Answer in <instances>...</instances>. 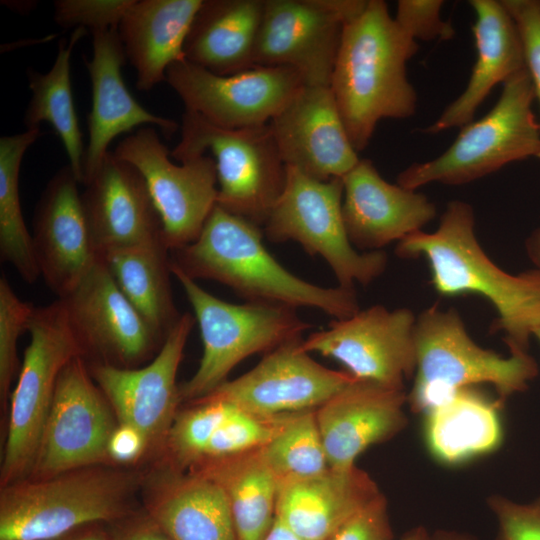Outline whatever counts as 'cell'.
I'll list each match as a JSON object with an SVG mask.
<instances>
[{"label": "cell", "instance_id": "15", "mask_svg": "<svg viewBox=\"0 0 540 540\" xmlns=\"http://www.w3.org/2000/svg\"><path fill=\"white\" fill-rule=\"evenodd\" d=\"M416 317L408 308L374 305L302 339V348L337 360L354 378L404 388L414 376Z\"/></svg>", "mask_w": 540, "mask_h": 540}, {"label": "cell", "instance_id": "10", "mask_svg": "<svg viewBox=\"0 0 540 540\" xmlns=\"http://www.w3.org/2000/svg\"><path fill=\"white\" fill-rule=\"evenodd\" d=\"M343 181L314 179L286 166L283 191L264 226L269 241H295L311 256H321L334 273L338 286H365L387 267L385 252H359L351 244L343 221Z\"/></svg>", "mask_w": 540, "mask_h": 540}, {"label": "cell", "instance_id": "33", "mask_svg": "<svg viewBox=\"0 0 540 540\" xmlns=\"http://www.w3.org/2000/svg\"><path fill=\"white\" fill-rule=\"evenodd\" d=\"M169 252L164 244H156L116 249L100 257L125 297L163 341L182 316L173 298Z\"/></svg>", "mask_w": 540, "mask_h": 540}, {"label": "cell", "instance_id": "22", "mask_svg": "<svg viewBox=\"0 0 540 540\" xmlns=\"http://www.w3.org/2000/svg\"><path fill=\"white\" fill-rule=\"evenodd\" d=\"M84 185L82 203L100 257L116 249L164 244L146 183L131 164L109 151Z\"/></svg>", "mask_w": 540, "mask_h": 540}, {"label": "cell", "instance_id": "46", "mask_svg": "<svg viewBox=\"0 0 540 540\" xmlns=\"http://www.w3.org/2000/svg\"><path fill=\"white\" fill-rule=\"evenodd\" d=\"M89 526L77 529L56 540H111L110 536L100 530L87 528Z\"/></svg>", "mask_w": 540, "mask_h": 540}, {"label": "cell", "instance_id": "31", "mask_svg": "<svg viewBox=\"0 0 540 540\" xmlns=\"http://www.w3.org/2000/svg\"><path fill=\"white\" fill-rule=\"evenodd\" d=\"M502 405L467 387L424 413L423 436L430 455L455 466L494 452L503 441Z\"/></svg>", "mask_w": 540, "mask_h": 540}, {"label": "cell", "instance_id": "12", "mask_svg": "<svg viewBox=\"0 0 540 540\" xmlns=\"http://www.w3.org/2000/svg\"><path fill=\"white\" fill-rule=\"evenodd\" d=\"M368 0H264L255 66L296 70L306 85L330 86L344 25Z\"/></svg>", "mask_w": 540, "mask_h": 540}, {"label": "cell", "instance_id": "32", "mask_svg": "<svg viewBox=\"0 0 540 540\" xmlns=\"http://www.w3.org/2000/svg\"><path fill=\"white\" fill-rule=\"evenodd\" d=\"M260 448L190 469L221 487L239 540H263L275 520L278 482Z\"/></svg>", "mask_w": 540, "mask_h": 540}, {"label": "cell", "instance_id": "9", "mask_svg": "<svg viewBox=\"0 0 540 540\" xmlns=\"http://www.w3.org/2000/svg\"><path fill=\"white\" fill-rule=\"evenodd\" d=\"M28 332L30 343L9 398L1 487L30 475L58 377L72 358L82 356L59 299L47 306L34 307Z\"/></svg>", "mask_w": 540, "mask_h": 540}, {"label": "cell", "instance_id": "19", "mask_svg": "<svg viewBox=\"0 0 540 540\" xmlns=\"http://www.w3.org/2000/svg\"><path fill=\"white\" fill-rule=\"evenodd\" d=\"M78 184L71 167H62L45 187L33 219L40 274L58 298L71 292L100 260Z\"/></svg>", "mask_w": 540, "mask_h": 540}, {"label": "cell", "instance_id": "23", "mask_svg": "<svg viewBox=\"0 0 540 540\" xmlns=\"http://www.w3.org/2000/svg\"><path fill=\"white\" fill-rule=\"evenodd\" d=\"M342 181L343 221L356 249L379 251L422 231L436 216L424 194L387 182L369 159H360Z\"/></svg>", "mask_w": 540, "mask_h": 540}, {"label": "cell", "instance_id": "13", "mask_svg": "<svg viewBox=\"0 0 540 540\" xmlns=\"http://www.w3.org/2000/svg\"><path fill=\"white\" fill-rule=\"evenodd\" d=\"M113 409L78 355L62 369L30 475L60 473L110 464L109 438L117 425Z\"/></svg>", "mask_w": 540, "mask_h": 540}, {"label": "cell", "instance_id": "38", "mask_svg": "<svg viewBox=\"0 0 540 540\" xmlns=\"http://www.w3.org/2000/svg\"><path fill=\"white\" fill-rule=\"evenodd\" d=\"M134 0H56L54 21L63 28L92 32L118 28Z\"/></svg>", "mask_w": 540, "mask_h": 540}, {"label": "cell", "instance_id": "4", "mask_svg": "<svg viewBox=\"0 0 540 540\" xmlns=\"http://www.w3.org/2000/svg\"><path fill=\"white\" fill-rule=\"evenodd\" d=\"M144 474L94 465L0 489V540H56L77 529L130 515Z\"/></svg>", "mask_w": 540, "mask_h": 540}, {"label": "cell", "instance_id": "50", "mask_svg": "<svg viewBox=\"0 0 540 540\" xmlns=\"http://www.w3.org/2000/svg\"><path fill=\"white\" fill-rule=\"evenodd\" d=\"M534 337H536V338H537V340H538V341H539V343H540V328H538V329H537V330L535 331V333H534Z\"/></svg>", "mask_w": 540, "mask_h": 540}, {"label": "cell", "instance_id": "5", "mask_svg": "<svg viewBox=\"0 0 540 540\" xmlns=\"http://www.w3.org/2000/svg\"><path fill=\"white\" fill-rule=\"evenodd\" d=\"M414 342V383L407 394L413 412L424 414L457 391L479 384L491 385L503 403L526 390L538 374L527 351H509L503 357L475 343L454 309L424 310L416 317Z\"/></svg>", "mask_w": 540, "mask_h": 540}, {"label": "cell", "instance_id": "17", "mask_svg": "<svg viewBox=\"0 0 540 540\" xmlns=\"http://www.w3.org/2000/svg\"><path fill=\"white\" fill-rule=\"evenodd\" d=\"M58 299L82 357L94 356L91 363L134 368L164 343L125 297L101 258L71 292Z\"/></svg>", "mask_w": 540, "mask_h": 540}, {"label": "cell", "instance_id": "43", "mask_svg": "<svg viewBox=\"0 0 540 540\" xmlns=\"http://www.w3.org/2000/svg\"><path fill=\"white\" fill-rule=\"evenodd\" d=\"M148 453L149 446L144 435L131 425L117 422L107 447L110 464L126 467Z\"/></svg>", "mask_w": 540, "mask_h": 540}, {"label": "cell", "instance_id": "36", "mask_svg": "<svg viewBox=\"0 0 540 540\" xmlns=\"http://www.w3.org/2000/svg\"><path fill=\"white\" fill-rule=\"evenodd\" d=\"M315 410L293 413L260 448L278 487L317 476L330 468Z\"/></svg>", "mask_w": 540, "mask_h": 540}, {"label": "cell", "instance_id": "7", "mask_svg": "<svg viewBox=\"0 0 540 540\" xmlns=\"http://www.w3.org/2000/svg\"><path fill=\"white\" fill-rule=\"evenodd\" d=\"M534 99L532 81L524 69L503 84L497 103L485 116L460 127L452 145L440 156L401 171L397 184L411 190L433 182L462 185L511 162L540 157Z\"/></svg>", "mask_w": 540, "mask_h": 540}, {"label": "cell", "instance_id": "8", "mask_svg": "<svg viewBox=\"0 0 540 540\" xmlns=\"http://www.w3.org/2000/svg\"><path fill=\"white\" fill-rule=\"evenodd\" d=\"M180 130L171 156L183 162L210 152L216 164L217 205L263 227L286 180L269 124L226 129L185 111Z\"/></svg>", "mask_w": 540, "mask_h": 540}, {"label": "cell", "instance_id": "47", "mask_svg": "<svg viewBox=\"0 0 540 540\" xmlns=\"http://www.w3.org/2000/svg\"><path fill=\"white\" fill-rule=\"evenodd\" d=\"M431 536L432 540H477L471 535L454 530H437Z\"/></svg>", "mask_w": 540, "mask_h": 540}, {"label": "cell", "instance_id": "34", "mask_svg": "<svg viewBox=\"0 0 540 540\" xmlns=\"http://www.w3.org/2000/svg\"><path fill=\"white\" fill-rule=\"evenodd\" d=\"M87 29L73 30L69 40L61 39L57 56L46 73L27 68L28 86L32 92L24 114L26 129L40 128L42 122L49 123L62 141L68 165L78 182L83 183V163L86 147L75 110L70 75L71 55Z\"/></svg>", "mask_w": 540, "mask_h": 540}, {"label": "cell", "instance_id": "37", "mask_svg": "<svg viewBox=\"0 0 540 540\" xmlns=\"http://www.w3.org/2000/svg\"><path fill=\"white\" fill-rule=\"evenodd\" d=\"M34 306L21 300L5 275L0 277V402L8 412L11 385L18 370L17 341L28 331Z\"/></svg>", "mask_w": 540, "mask_h": 540}, {"label": "cell", "instance_id": "44", "mask_svg": "<svg viewBox=\"0 0 540 540\" xmlns=\"http://www.w3.org/2000/svg\"><path fill=\"white\" fill-rule=\"evenodd\" d=\"M110 537L111 540H171L146 513L118 521Z\"/></svg>", "mask_w": 540, "mask_h": 540}, {"label": "cell", "instance_id": "26", "mask_svg": "<svg viewBox=\"0 0 540 540\" xmlns=\"http://www.w3.org/2000/svg\"><path fill=\"white\" fill-rule=\"evenodd\" d=\"M141 491L146 514L171 540H239L223 490L202 473L158 461Z\"/></svg>", "mask_w": 540, "mask_h": 540}, {"label": "cell", "instance_id": "45", "mask_svg": "<svg viewBox=\"0 0 540 540\" xmlns=\"http://www.w3.org/2000/svg\"><path fill=\"white\" fill-rule=\"evenodd\" d=\"M263 540H304L275 517L273 525Z\"/></svg>", "mask_w": 540, "mask_h": 540}, {"label": "cell", "instance_id": "49", "mask_svg": "<svg viewBox=\"0 0 540 540\" xmlns=\"http://www.w3.org/2000/svg\"><path fill=\"white\" fill-rule=\"evenodd\" d=\"M398 540H432V536L425 527L418 526L407 531Z\"/></svg>", "mask_w": 540, "mask_h": 540}, {"label": "cell", "instance_id": "21", "mask_svg": "<svg viewBox=\"0 0 540 540\" xmlns=\"http://www.w3.org/2000/svg\"><path fill=\"white\" fill-rule=\"evenodd\" d=\"M185 404L174 419L159 458L180 471L264 446L293 414L257 416L211 396Z\"/></svg>", "mask_w": 540, "mask_h": 540}, {"label": "cell", "instance_id": "29", "mask_svg": "<svg viewBox=\"0 0 540 540\" xmlns=\"http://www.w3.org/2000/svg\"><path fill=\"white\" fill-rule=\"evenodd\" d=\"M203 0H134L118 33L136 70V87L150 91L166 81V71L185 60L184 45Z\"/></svg>", "mask_w": 540, "mask_h": 540}, {"label": "cell", "instance_id": "48", "mask_svg": "<svg viewBox=\"0 0 540 540\" xmlns=\"http://www.w3.org/2000/svg\"><path fill=\"white\" fill-rule=\"evenodd\" d=\"M528 250L534 262L540 267V228L531 236L528 242Z\"/></svg>", "mask_w": 540, "mask_h": 540}, {"label": "cell", "instance_id": "40", "mask_svg": "<svg viewBox=\"0 0 540 540\" xmlns=\"http://www.w3.org/2000/svg\"><path fill=\"white\" fill-rule=\"evenodd\" d=\"M443 3L441 0H400L394 18L415 41L449 40L455 36V29L441 17Z\"/></svg>", "mask_w": 540, "mask_h": 540}, {"label": "cell", "instance_id": "6", "mask_svg": "<svg viewBox=\"0 0 540 540\" xmlns=\"http://www.w3.org/2000/svg\"><path fill=\"white\" fill-rule=\"evenodd\" d=\"M172 275L184 289L198 323L203 353L193 376L179 385L184 403L199 399L227 381L241 361L302 338L312 325L296 308L266 302L232 304L201 288L171 261Z\"/></svg>", "mask_w": 540, "mask_h": 540}, {"label": "cell", "instance_id": "30", "mask_svg": "<svg viewBox=\"0 0 540 540\" xmlns=\"http://www.w3.org/2000/svg\"><path fill=\"white\" fill-rule=\"evenodd\" d=\"M264 0H203L184 45L185 60L217 75L255 66Z\"/></svg>", "mask_w": 540, "mask_h": 540}, {"label": "cell", "instance_id": "3", "mask_svg": "<svg viewBox=\"0 0 540 540\" xmlns=\"http://www.w3.org/2000/svg\"><path fill=\"white\" fill-rule=\"evenodd\" d=\"M262 239L261 227L216 205L199 237L172 251L171 261L190 278L220 282L246 302L312 307L336 320L360 310L354 288H325L299 278Z\"/></svg>", "mask_w": 540, "mask_h": 540}, {"label": "cell", "instance_id": "39", "mask_svg": "<svg viewBox=\"0 0 540 540\" xmlns=\"http://www.w3.org/2000/svg\"><path fill=\"white\" fill-rule=\"evenodd\" d=\"M487 504L497 523L496 540H540V496L521 503L492 495Z\"/></svg>", "mask_w": 540, "mask_h": 540}, {"label": "cell", "instance_id": "16", "mask_svg": "<svg viewBox=\"0 0 540 540\" xmlns=\"http://www.w3.org/2000/svg\"><path fill=\"white\" fill-rule=\"evenodd\" d=\"M196 320L185 312L154 358L140 368L90 363L118 423L131 425L146 438L149 453L161 454L182 400L176 382L183 351Z\"/></svg>", "mask_w": 540, "mask_h": 540}, {"label": "cell", "instance_id": "25", "mask_svg": "<svg viewBox=\"0 0 540 540\" xmlns=\"http://www.w3.org/2000/svg\"><path fill=\"white\" fill-rule=\"evenodd\" d=\"M126 54L118 28L92 32V56L84 57L92 88L88 115V144L83 163V185L94 175L115 137L137 126H157L170 137L180 127L172 119L155 115L131 95L122 76Z\"/></svg>", "mask_w": 540, "mask_h": 540}, {"label": "cell", "instance_id": "18", "mask_svg": "<svg viewBox=\"0 0 540 540\" xmlns=\"http://www.w3.org/2000/svg\"><path fill=\"white\" fill-rule=\"evenodd\" d=\"M301 342L302 338L292 340L266 353L250 371L205 396L271 417L315 410L356 379L347 371L332 370L315 361Z\"/></svg>", "mask_w": 540, "mask_h": 540}, {"label": "cell", "instance_id": "11", "mask_svg": "<svg viewBox=\"0 0 540 540\" xmlns=\"http://www.w3.org/2000/svg\"><path fill=\"white\" fill-rule=\"evenodd\" d=\"M143 177L161 220L162 239L170 252L193 243L217 205L216 164L210 155L176 165L153 127L122 140L113 152Z\"/></svg>", "mask_w": 540, "mask_h": 540}, {"label": "cell", "instance_id": "28", "mask_svg": "<svg viewBox=\"0 0 540 540\" xmlns=\"http://www.w3.org/2000/svg\"><path fill=\"white\" fill-rule=\"evenodd\" d=\"M475 12L472 31L477 58L464 91L425 129L439 133L473 121L477 108L494 86L526 69L517 26L501 1L471 0Z\"/></svg>", "mask_w": 540, "mask_h": 540}, {"label": "cell", "instance_id": "35", "mask_svg": "<svg viewBox=\"0 0 540 540\" xmlns=\"http://www.w3.org/2000/svg\"><path fill=\"white\" fill-rule=\"evenodd\" d=\"M40 136V128H34L0 138V256L30 284L41 274L22 214L19 174L25 152Z\"/></svg>", "mask_w": 540, "mask_h": 540}, {"label": "cell", "instance_id": "1", "mask_svg": "<svg viewBox=\"0 0 540 540\" xmlns=\"http://www.w3.org/2000/svg\"><path fill=\"white\" fill-rule=\"evenodd\" d=\"M470 204H447L437 229L416 232L398 242L396 254L424 257L431 284L443 296L466 294L487 299L497 312L492 330L503 331L509 351H527L530 338L540 328V268L517 275L498 267L475 235Z\"/></svg>", "mask_w": 540, "mask_h": 540}, {"label": "cell", "instance_id": "41", "mask_svg": "<svg viewBox=\"0 0 540 540\" xmlns=\"http://www.w3.org/2000/svg\"><path fill=\"white\" fill-rule=\"evenodd\" d=\"M512 16L523 47L525 67L540 105V0H502Z\"/></svg>", "mask_w": 540, "mask_h": 540}, {"label": "cell", "instance_id": "14", "mask_svg": "<svg viewBox=\"0 0 540 540\" xmlns=\"http://www.w3.org/2000/svg\"><path fill=\"white\" fill-rule=\"evenodd\" d=\"M166 82L185 111L226 129L267 125L305 85L285 66H254L232 75H217L182 60L166 71Z\"/></svg>", "mask_w": 540, "mask_h": 540}, {"label": "cell", "instance_id": "27", "mask_svg": "<svg viewBox=\"0 0 540 540\" xmlns=\"http://www.w3.org/2000/svg\"><path fill=\"white\" fill-rule=\"evenodd\" d=\"M380 493L373 478L356 465L330 467L317 476L280 485L275 517L304 540H329Z\"/></svg>", "mask_w": 540, "mask_h": 540}, {"label": "cell", "instance_id": "2", "mask_svg": "<svg viewBox=\"0 0 540 540\" xmlns=\"http://www.w3.org/2000/svg\"><path fill=\"white\" fill-rule=\"evenodd\" d=\"M417 51V42L401 29L383 0H368L344 25L330 89L357 152L367 147L380 120L415 113L417 93L406 64Z\"/></svg>", "mask_w": 540, "mask_h": 540}, {"label": "cell", "instance_id": "20", "mask_svg": "<svg viewBox=\"0 0 540 540\" xmlns=\"http://www.w3.org/2000/svg\"><path fill=\"white\" fill-rule=\"evenodd\" d=\"M269 126L285 166L314 179H342L360 160L330 86L305 84Z\"/></svg>", "mask_w": 540, "mask_h": 540}, {"label": "cell", "instance_id": "24", "mask_svg": "<svg viewBox=\"0 0 540 540\" xmlns=\"http://www.w3.org/2000/svg\"><path fill=\"white\" fill-rule=\"evenodd\" d=\"M404 388L354 379L315 410L331 468H345L372 445L392 439L407 425Z\"/></svg>", "mask_w": 540, "mask_h": 540}, {"label": "cell", "instance_id": "42", "mask_svg": "<svg viewBox=\"0 0 540 540\" xmlns=\"http://www.w3.org/2000/svg\"><path fill=\"white\" fill-rule=\"evenodd\" d=\"M329 540H394L385 496L380 493L353 514Z\"/></svg>", "mask_w": 540, "mask_h": 540}]
</instances>
